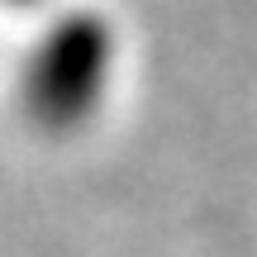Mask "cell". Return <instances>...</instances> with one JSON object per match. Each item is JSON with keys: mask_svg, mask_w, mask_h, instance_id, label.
Segmentation results:
<instances>
[{"mask_svg": "<svg viewBox=\"0 0 257 257\" xmlns=\"http://www.w3.org/2000/svg\"><path fill=\"white\" fill-rule=\"evenodd\" d=\"M105 62H110V43L91 19H67L62 29H53L24 76L34 119L76 124L105 86Z\"/></svg>", "mask_w": 257, "mask_h": 257, "instance_id": "6da1fadb", "label": "cell"}]
</instances>
